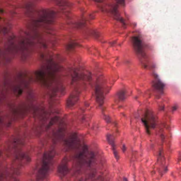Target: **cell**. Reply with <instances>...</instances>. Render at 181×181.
<instances>
[{"label":"cell","instance_id":"1","mask_svg":"<svg viewBox=\"0 0 181 181\" xmlns=\"http://www.w3.org/2000/svg\"><path fill=\"white\" fill-rule=\"evenodd\" d=\"M80 139L77 133H73L70 135L67 141V147L70 149H75L79 147Z\"/></svg>","mask_w":181,"mask_h":181},{"label":"cell","instance_id":"2","mask_svg":"<svg viewBox=\"0 0 181 181\" xmlns=\"http://www.w3.org/2000/svg\"><path fill=\"white\" fill-rule=\"evenodd\" d=\"M96 98L97 103L99 105H102L104 104V93L103 88L101 84L97 83L96 86Z\"/></svg>","mask_w":181,"mask_h":181},{"label":"cell","instance_id":"3","mask_svg":"<svg viewBox=\"0 0 181 181\" xmlns=\"http://www.w3.org/2000/svg\"><path fill=\"white\" fill-rule=\"evenodd\" d=\"M106 139L109 145L111 146L114 157L115 158L116 160L118 161V160L120 159V157H119V154H118L117 150L116 149L115 141L114 140L113 136L111 134H107L106 135Z\"/></svg>","mask_w":181,"mask_h":181},{"label":"cell","instance_id":"4","mask_svg":"<svg viewBox=\"0 0 181 181\" xmlns=\"http://www.w3.org/2000/svg\"><path fill=\"white\" fill-rule=\"evenodd\" d=\"M132 43L135 53L141 55L143 54V44L140 38L138 37H133L132 38Z\"/></svg>","mask_w":181,"mask_h":181},{"label":"cell","instance_id":"5","mask_svg":"<svg viewBox=\"0 0 181 181\" xmlns=\"http://www.w3.org/2000/svg\"><path fill=\"white\" fill-rule=\"evenodd\" d=\"M126 146L123 145V147H122V150H123V152H125L126 151Z\"/></svg>","mask_w":181,"mask_h":181},{"label":"cell","instance_id":"6","mask_svg":"<svg viewBox=\"0 0 181 181\" xmlns=\"http://www.w3.org/2000/svg\"><path fill=\"white\" fill-rule=\"evenodd\" d=\"M123 181H129V180H128V179H127V178H126V177H124V178H123Z\"/></svg>","mask_w":181,"mask_h":181}]
</instances>
